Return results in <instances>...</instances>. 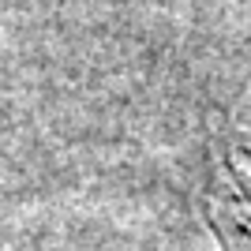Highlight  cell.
I'll return each mask as SVG.
<instances>
[{
	"label": "cell",
	"mask_w": 251,
	"mask_h": 251,
	"mask_svg": "<svg viewBox=\"0 0 251 251\" xmlns=\"http://www.w3.org/2000/svg\"><path fill=\"white\" fill-rule=\"evenodd\" d=\"M210 225L221 251H251V154L232 150L210 206Z\"/></svg>",
	"instance_id": "6da1fadb"
}]
</instances>
